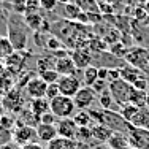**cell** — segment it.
Returning <instances> with one entry per match:
<instances>
[{"label":"cell","mask_w":149,"mask_h":149,"mask_svg":"<svg viewBox=\"0 0 149 149\" xmlns=\"http://www.w3.org/2000/svg\"><path fill=\"white\" fill-rule=\"evenodd\" d=\"M108 91L111 94L113 100H114L116 105L122 106L125 103L130 102V97H132V92H133V86L122 79H118L114 83H108Z\"/></svg>","instance_id":"obj_4"},{"label":"cell","mask_w":149,"mask_h":149,"mask_svg":"<svg viewBox=\"0 0 149 149\" xmlns=\"http://www.w3.org/2000/svg\"><path fill=\"white\" fill-rule=\"evenodd\" d=\"M92 89H94V92H95L97 95H100L102 92H105L106 89H108V81H103V79L95 81V84L92 86Z\"/></svg>","instance_id":"obj_41"},{"label":"cell","mask_w":149,"mask_h":149,"mask_svg":"<svg viewBox=\"0 0 149 149\" xmlns=\"http://www.w3.org/2000/svg\"><path fill=\"white\" fill-rule=\"evenodd\" d=\"M106 144H108L109 149H127V148H130L129 135H125V133H113Z\"/></svg>","instance_id":"obj_17"},{"label":"cell","mask_w":149,"mask_h":149,"mask_svg":"<svg viewBox=\"0 0 149 149\" xmlns=\"http://www.w3.org/2000/svg\"><path fill=\"white\" fill-rule=\"evenodd\" d=\"M70 57L73 59V62H74V65H76L78 70H86L87 67L92 65V60H94L89 48H86V49H73V51L70 52Z\"/></svg>","instance_id":"obj_12"},{"label":"cell","mask_w":149,"mask_h":149,"mask_svg":"<svg viewBox=\"0 0 149 149\" xmlns=\"http://www.w3.org/2000/svg\"><path fill=\"white\" fill-rule=\"evenodd\" d=\"M138 106H135L132 103H125V105H122V106H119V113H120V116H122L124 119L127 120V122H132L133 118L136 116V113H138Z\"/></svg>","instance_id":"obj_26"},{"label":"cell","mask_w":149,"mask_h":149,"mask_svg":"<svg viewBox=\"0 0 149 149\" xmlns=\"http://www.w3.org/2000/svg\"><path fill=\"white\" fill-rule=\"evenodd\" d=\"M143 8L146 10V13H148V16H149V0H148V2H146V3H144V5H143Z\"/></svg>","instance_id":"obj_46"},{"label":"cell","mask_w":149,"mask_h":149,"mask_svg":"<svg viewBox=\"0 0 149 149\" xmlns=\"http://www.w3.org/2000/svg\"><path fill=\"white\" fill-rule=\"evenodd\" d=\"M35 138H37V130L35 127L26 125L22 122H16L15 129H13V141L21 146H26V144L35 143Z\"/></svg>","instance_id":"obj_6"},{"label":"cell","mask_w":149,"mask_h":149,"mask_svg":"<svg viewBox=\"0 0 149 149\" xmlns=\"http://www.w3.org/2000/svg\"><path fill=\"white\" fill-rule=\"evenodd\" d=\"M73 2L76 3L81 8V11H84V13H100L97 0H73Z\"/></svg>","instance_id":"obj_27"},{"label":"cell","mask_w":149,"mask_h":149,"mask_svg":"<svg viewBox=\"0 0 149 149\" xmlns=\"http://www.w3.org/2000/svg\"><path fill=\"white\" fill-rule=\"evenodd\" d=\"M57 120H59V119L56 118V116L52 114L51 111L46 113V114H43V116L40 118V122H41V124H48V125H56V124H57Z\"/></svg>","instance_id":"obj_40"},{"label":"cell","mask_w":149,"mask_h":149,"mask_svg":"<svg viewBox=\"0 0 149 149\" xmlns=\"http://www.w3.org/2000/svg\"><path fill=\"white\" fill-rule=\"evenodd\" d=\"M46 89H48V84H46L40 76H33L26 86V92L29 94V97L32 100H33V98H45Z\"/></svg>","instance_id":"obj_11"},{"label":"cell","mask_w":149,"mask_h":149,"mask_svg":"<svg viewBox=\"0 0 149 149\" xmlns=\"http://www.w3.org/2000/svg\"><path fill=\"white\" fill-rule=\"evenodd\" d=\"M133 86V89H136V91H141V92H148L149 89V79L146 76H141L140 79H136L135 83L132 84Z\"/></svg>","instance_id":"obj_36"},{"label":"cell","mask_w":149,"mask_h":149,"mask_svg":"<svg viewBox=\"0 0 149 149\" xmlns=\"http://www.w3.org/2000/svg\"><path fill=\"white\" fill-rule=\"evenodd\" d=\"M89 140H92L91 127H79L76 133V141H89Z\"/></svg>","instance_id":"obj_34"},{"label":"cell","mask_w":149,"mask_h":149,"mask_svg":"<svg viewBox=\"0 0 149 149\" xmlns=\"http://www.w3.org/2000/svg\"><path fill=\"white\" fill-rule=\"evenodd\" d=\"M24 22H26V26L32 30H40L45 21H43V16H41L40 13L33 11V13H26V15H24Z\"/></svg>","instance_id":"obj_21"},{"label":"cell","mask_w":149,"mask_h":149,"mask_svg":"<svg viewBox=\"0 0 149 149\" xmlns=\"http://www.w3.org/2000/svg\"><path fill=\"white\" fill-rule=\"evenodd\" d=\"M70 2H73V0H57V3H62V5H67Z\"/></svg>","instance_id":"obj_47"},{"label":"cell","mask_w":149,"mask_h":149,"mask_svg":"<svg viewBox=\"0 0 149 149\" xmlns=\"http://www.w3.org/2000/svg\"><path fill=\"white\" fill-rule=\"evenodd\" d=\"M45 46L49 49V51L56 52V51H59V49H62V41H60L57 37H49V38H46V45Z\"/></svg>","instance_id":"obj_33"},{"label":"cell","mask_w":149,"mask_h":149,"mask_svg":"<svg viewBox=\"0 0 149 149\" xmlns=\"http://www.w3.org/2000/svg\"><path fill=\"white\" fill-rule=\"evenodd\" d=\"M38 76H40L46 84H56V83L59 81L60 74H59L57 72H56V68H51V70H46V72L40 73Z\"/></svg>","instance_id":"obj_30"},{"label":"cell","mask_w":149,"mask_h":149,"mask_svg":"<svg viewBox=\"0 0 149 149\" xmlns=\"http://www.w3.org/2000/svg\"><path fill=\"white\" fill-rule=\"evenodd\" d=\"M148 63H149V60H148Z\"/></svg>","instance_id":"obj_50"},{"label":"cell","mask_w":149,"mask_h":149,"mask_svg":"<svg viewBox=\"0 0 149 149\" xmlns=\"http://www.w3.org/2000/svg\"><path fill=\"white\" fill-rule=\"evenodd\" d=\"M57 86H59L60 95L73 98L74 95L78 94V91L83 87V84H81L79 78H78L76 74H73V76H60L59 81H57Z\"/></svg>","instance_id":"obj_7"},{"label":"cell","mask_w":149,"mask_h":149,"mask_svg":"<svg viewBox=\"0 0 149 149\" xmlns=\"http://www.w3.org/2000/svg\"><path fill=\"white\" fill-rule=\"evenodd\" d=\"M56 67V59L54 57H40L37 60V72L38 74L46 72V70H51Z\"/></svg>","instance_id":"obj_28"},{"label":"cell","mask_w":149,"mask_h":149,"mask_svg":"<svg viewBox=\"0 0 149 149\" xmlns=\"http://www.w3.org/2000/svg\"><path fill=\"white\" fill-rule=\"evenodd\" d=\"M13 140V130L0 125V144H6Z\"/></svg>","instance_id":"obj_37"},{"label":"cell","mask_w":149,"mask_h":149,"mask_svg":"<svg viewBox=\"0 0 149 149\" xmlns=\"http://www.w3.org/2000/svg\"><path fill=\"white\" fill-rule=\"evenodd\" d=\"M73 120L76 122L78 127H89L92 118L89 116V111H76L73 114Z\"/></svg>","instance_id":"obj_29"},{"label":"cell","mask_w":149,"mask_h":149,"mask_svg":"<svg viewBox=\"0 0 149 149\" xmlns=\"http://www.w3.org/2000/svg\"><path fill=\"white\" fill-rule=\"evenodd\" d=\"M92 132V140L100 141V143H108V140L111 138V135L114 133L111 129H108L103 124H95V125L91 127Z\"/></svg>","instance_id":"obj_16"},{"label":"cell","mask_w":149,"mask_h":149,"mask_svg":"<svg viewBox=\"0 0 149 149\" xmlns=\"http://www.w3.org/2000/svg\"><path fill=\"white\" fill-rule=\"evenodd\" d=\"M98 10H100L102 15H111V13H113L111 3H106V2H100V3H98Z\"/></svg>","instance_id":"obj_42"},{"label":"cell","mask_w":149,"mask_h":149,"mask_svg":"<svg viewBox=\"0 0 149 149\" xmlns=\"http://www.w3.org/2000/svg\"><path fill=\"white\" fill-rule=\"evenodd\" d=\"M49 108H51V113L57 119L73 118V114L76 113V106H74L73 98L65 97V95H59L54 100H51L49 102Z\"/></svg>","instance_id":"obj_1"},{"label":"cell","mask_w":149,"mask_h":149,"mask_svg":"<svg viewBox=\"0 0 149 149\" xmlns=\"http://www.w3.org/2000/svg\"><path fill=\"white\" fill-rule=\"evenodd\" d=\"M141 76H144V73L141 70H138L136 67L133 65H129V63H124L120 67V79L125 81L129 84H133L136 79H140Z\"/></svg>","instance_id":"obj_15"},{"label":"cell","mask_w":149,"mask_h":149,"mask_svg":"<svg viewBox=\"0 0 149 149\" xmlns=\"http://www.w3.org/2000/svg\"><path fill=\"white\" fill-rule=\"evenodd\" d=\"M95 81H98V67L91 65L86 70H83V83L84 86L92 87L95 84Z\"/></svg>","instance_id":"obj_22"},{"label":"cell","mask_w":149,"mask_h":149,"mask_svg":"<svg viewBox=\"0 0 149 149\" xmlns=\"http://www.w3.org/2000/svg\"><path fill=\"white\" fill-rule=\"evenodd\" d=\"M124 59H125V63L136 67L141 72H149V63H148L149 51L146 48H143V46H133V48H130Z\"/></svg>","instance_id":"obj_5"},{"label":"cell","mask_w":149,"mask_h":149,"mask_svg":"<svg viewBox=\"0 0 149 149\" xmlns=\"http://www.w3.org/2000/svg\"><path fill=\"white\" fill-rule=\"evenodd\" d=\"M108 68L109 67H100L98 68V79L106 81V78H108Z\"/></svg>","instance_id":"obj_44"},{"label":"cell","mask_w":149,"mask_h":149,"mask_svg":"<svg viewBox=\"0 0 149 149\" xmlns=\"http://www.w3.org/2000/svg\"><path fill=\"white\" fill-rule=\"evenodd\" d=\"M130 124H132V127H136V129L149 130V108L148 106L138 109L136 116L133 118V120Z\"/></svg>","instance_id":"obj_18"},{"label":"cell","mask_w":149,"mask_h":149,"mask_svg":"<svg viewBox=\"0 0 149 149\" xmlns=\"http://www.w3.org/2000/svg\"><path fill=\"white\" fill-rule=\"evenodd\" d=\"M26 22H17V26L15 24L13 16L10 17L8 22V38L11 41V45L15 46V51H22L27 45V29H26Z\"/></svg>","instance_id":"obj_3"},{"label":"cell","mask_w":149,"mask_h":149,"mask_svg":"<svg viewBox=\"0 0 149 149\" xmlns=\"http://www.w3.org/2000/svg\"><path fill=\"white\" fill-rule=\"evenodd\" d=\"M59 136L62 138H68V140H76V133L79 127L76 125V122L73 120V118H65V119H59L56 124Z\"/></svg>","instance_id":"obj_10"},{"label":"cell","mask_w":149,"mask_h":149,"mask_svg":"<svg viewBox=\"0 0 149 149\" xmlns=\"http://www.w3.org/2000/svg\"><path fill=\"white\" fill-rule=\"evenodd\" d=\"M81 13H83L81 8L74 2H70V3H67V5H63V17H65L67 21H73V22H76L78 16H79Z\"/></svg>","instance_id":"obj_24"},{"label":"cell","mask_w":149,"mask_h":149,"mask_svg":"<svg viewBox=\"0 0 149 149\" xmlns=\"http://www.w3.org/2000/svg\"><path fill=\"white\" fill-rule=\"evenodd\" d=\"M46 149H78V141L57 136L56 140H52L51 143L46 144Z\"/></svg>","instance_id":"obj_20"},{"label":"cell","mask_w":149,"mask_h":149,"mask_svg":"<svg viewBox=\"0 0 149 149\" xmlns=\"http://www.w3.org/2000/svg\"><path fill=\"white\" fill-rule=\"evenodd\" d=\"M19 149H46V148H43L40 143H30V144H26V146H21Z\"/></svg>","instance_id":"obj_45"},{"label":"cell","mask_w":149,"mask_h":149,"mask_svg":"<svg viewBox=\"0 0 149 149\" xmlns=\"http://www.w3.org/2000/svg\"><path fill=\"white\" fill-rule=\"evenodd\" d=\"M120 79V67H114V68H108V83H114V81Z\"/></svg>","instance_id":"obj_39"},{"label":"cell","mask_w":149,"mask_h":149,"mask_svg":"<svg viewBox=\"0 0 149 149\" xmlns=\"http://www.w3.org/2000/svg\"><path fill=\"white\" fill-rule=\"evenodd\" d=\"M60 95V91H59V86H57V83L56 84H48V89H46V95H45V98L46 100H54L56 97H59Z\"/></svg>","instance_id":"obj_35"},{"label":"cell","mask_w":149,"mask_h":149,"mask_svg":"<svg viewBox=\"0 0 149 149\" xmlns=\"http://www.w3.org/2000/svg\"><path fill=\"white\" fill-rule=\"evenodd\" d=\"M102 124L106 125L108 129H111L114 133L129 135V132L132 130V124L127 122V120L120 116V113L113 111V109H103V122Z\"/></svg>","instance_id":"obj_2"},{"label":"cell","mask_w":149,"mask_h":149,"mask_svg":"<svg viewBox=\"0 0 149 149\" xmlns=\"http://www.w3.org/2000/svg\"><path fill=\"white\" fill-rule=\"evenodd\" d=\"M127 149H133V148H127Z\"/></svg>","instance_id":"obj_48"},{"label":"cell","mask_w":149,"mask_h":149,"mask_svg":"<svg viewBox=\"0 0 149 149\" xmlns=\"http://www.w3.org/2000/svg\"><path fill=\"white\" fill-rule=\"evenodd\" d=\"M146 17H148V13H146V10H144L143 6L135 10V19L136 21H144Z\"/></svg>","instance_id":"obj_43"},{"label":"cell","mask_w":149,"mask_h":149,"mask_svg":"<svg viewBox=\"0 0 149 149\" xmlns=\"http://www.w3.org/2000/svg\"><path fill=\"white\" fill-rule=\"evenodd\" d=\"M98 103H100L102 109H111V105L114 103V100H113V97H111L108 89L98 95Z\"/></svg>","instance_id":"obj_31"},{"label":"cell","mask_w":149,"mask_h":149,"mask_svg":"<svg viewBox=\"0 0 149 149\" xmlns=\"http://www.w3.org/2000/svg\"><path fill=\"white\" fill-rule=\"evenodd\" d=\"M29 109L33 113L35 116L41 118L43 114L51 111V108H49V100H46V98H33V100L30 102Z\"/></svg>","instance_id":"obj_19"},{"label":"cell","mask_w":149,"mask_h":149,"mask_svg":"<svg viewBox=\"0 0 149 149\" xmlns=\"http://www.w3.org/2000/svg\"><path fill=\"white\" fill-rule=\"evenodd\" d=\"M56 72H57L60 76H73V74H76L78 68L76 65H74L73 59L70 57H62V59H57L56 60Z\"/></svg>","instance_id":"obj_13"},{"label":"cell","mask_w":149,"mask_h":149,"mask_svg":"<svg viewBox=\"0 0 149 149\" xmlns=\"http://www.w3.org/2000/svg\"><path fill=\"white\" fill-rule=\"evenodd\" d=\"M38 3H40V8L45 11H54L57 6V0H38Z\"/></svg>","instance_id":"obj_38"},{"label":"cell","mask_w":149,"mask_h":149,"mask_svg":"<svg viewBox=\"0 0 149 149\" xmlns=\"http://www.w3.org/2000/svg\"><path fill=\"white\" fill-rule=\"evenodd\" d=\"M0 2H3V0H0Z\"/></svg>","instance_id":"obj_49"},{"label":"cell","mask_w":149,"mask_h":149,"mask_svg":"<svg viewBox=\"0 0 149 149\" xmlns=\"http://www.w3.org/2000/svg\"><path fill=\"white\" fill-rule=\"evenodd\" d=\"M129 141L133 149H149V130L132 127L129 132Z\"/></svg>","instance_id":"obj_9"},{"label":"cell","mask_w":149,"mask_h":149,"mask_svg":"<svg viewBox=\"0 0 149 149\" xmlns=\"http://www.w3.org/2000/svg\"><path fill=\"white\" fill-rule=\"evenodd\" d=\"M127 51H129V49L124 46V43H120V41L119 43L111 45V48H109V54L114 56V57H125Z\"/></svg>","instance_id":"obj_32"},{"label":"cell","mask_w":149,"mask_h":149,"mask_svg":"<svg viewBox=\"0 0 149 149\" xmlns=\"http://www.w3.org/2000/svg\"><path fill=\"white\" fill-rule=\"evenodd\" d=\"M15 46L11 45V41H10V38L8 37H0V60H3V59H8L10 56H13L15 54Z\"/></svg>","instance_id":"obj_23"},{"label":"cell","mask_w":149,"mask_h":149,"mask_svg":"<svg viewBox=\"0 0 149 149\" xmlns=\"http://www.w3.org/2000/svg\"><path fill=\"white\" fill-rule=\"evenodd\" d=\"M148 95H149L148 92H141V91L133 89L132 97H130V102H129V103L138 106V108H144V106L148 105Z\"/></svg>","instance_id":"obj_25"},{"label":"cell","mask_w":149,"mask_h":149,"mask_svg":"<svg viewBox=\"0 0 149 149\" xmlns=\"http://www.w3.org/2000/svg\"><path fill=\"white\" fill-rule=\"evenodd\" d=\"M37 138L40 141H43V143H51L52 140H56V138L59 136L57 133V129H56V125H48V124H38L37 125Z\"/></svg>","instance_id":"obj_14"},{"label":"cell","mask_w":149,"mask_h":149,"mask_svg":"<svg viewBox=\"0 0 149 149\" xmlns=\"http://www.w3.org/2000/svg\"><path fill=\"white\" fill-rule=\"evenodd\" d=\"M97 98V94L94 92L92 87H87V86H83L78 94L73 97V102H74V106H76L78 111H87V109L92 106V103L95 102Z\"/></svg>","instance_id":"obj_8"}]
</instances>
